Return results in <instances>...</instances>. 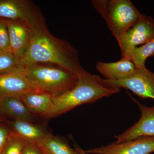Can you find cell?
<instances>
[{
    "instance_id": "obj_21",
    "label": "cell",
    "mask_w": 154,
    "mask_h": 154,
    "mask_svg": "<svg viewBox=\"0 0 154 154\" xmlns=\"http://www.w3.org/2000/svg\"><path fill=\"white\" fill-rule=\"evenodd\" d=\"M22 154H46V153L39 145L26 141V143Z\"/></svg>"
},
{
    "instance_id": "obj_3",
    "label": "cell",
    "mask_w": 154,
    "mask_h": 154,
    "mask_svg": "<svg viewBox=\"0 0 154 154\" xmlns=\"http://www.w3.org/2000/svg\"><path fill=\"white\" fill-rule=\"evenodd\" d=\"M22 71L40 91L52 96H59L71 90L78 81L75 74L52 64L26 65L23 66Z\"/></svg>"
},
{
    "instance_id": "obj_20",
    "label": "cell",
    "mask_w": 154,
    "mask_h": 154,
    "mask_svg": "<svg viewBox=\"0 0 154 154\" xmlns=\"http://www.w3.org/2000/svg\"><path fill=\"white\" fill-rule=\"evenodd\" d=\"M0 49L10 51V40L8 28L4 19H0Z\"/></svg>"
},
{
    "instance_id": "obj_10",
    "label": "cell",
    "mask_w": 154,
    "mask_h": 154,
    "mask_svg": "<svg viewBox=\"0 0 154 154\" xmlns=\"http://www.w3.org/2000/svg\"><path fill=\"white\" fill-rule=\"evenodd\" d=\"M4 20L8 31L10 51L21 59L27 52L30 45L31 29L22 21Z\"/></svg>"
},
{
    "instance_id": "obj_9",
    "label": "cell",
    "mask_w": 154,
    "mask_h": 154,
    "mask_svg": "<svg viewBox=\"0 0 154 154\" xmlns=\"http://www.w3.org/2000/svg\"><path fill=\"white\" fill-rule=\"evenodd\" d=\"M131 99L137 105L141 113L139 120L131 127L118 136H115L116 142L133 140L141 137H154V106L149 107L143 105L132 96Z\"/></svg>"
},
{
    "instance_id": "obj_23",
    "label": "cell",
    "mask_w": 154,
    "mask_h": 154,
    "mask_svg": "<svg viewBox=\"0 0 154 154\" xmlns=\"http://www.w3.org/2000/svg\"><path fill=\"white\" fill-rule=\"evenodd\" d=\"M75 148L77 149L82 154H87L85 152L84 150L80 148L78 146H75Z\"/></svg>"
},
{
    "instance_id": "obj_14",
    "label": "cell",
    "mask_w": 154,
    "mask_h": 154,
    "mask_svg": "<svg viewBox=\"0 0 154 154\" xmlns=\"http://www.w3.org/2000/svg\"><path fill=\"white\" fill-rule=\"evenodd\" d=\"M8 123L12 132L24 140L37 144L41 143L49 134L31 122L14 119Z\"/></svg>"
},
{
    "instance_id": "obj_7",
    "label": "cell",
    "mask_w": 154,
    "mask_h": 154,
    "mask_svg": "<svg viewBox=\"0 0 154 154\" xmlns=\"http://www.w3.org/2000/svg\"><path fill=\"white\" fill-rule=\"evenodd\" d=\"M106 81L113 87L129 90L141 99L154 100V73L146 67L137 69L134 75L125 79Z\"/></svg>"
},
{
    "instance_id": "obj_4",
    "label": "cell",
    "mask_w": 154,
    "mask_h": 154,
    "mask_svg": "<svg viewBox=\"0 0 154 154\" xmlns=\"http://www.w3.org/2000/svg\"><path fill=\"white\" fill-rule=\"evenodd\" d=\"M92 3L118 43L141 14L130 0H94Z\"/></svg>"
},
{
    "instance_id": "obj_8",
    "label": "cell",
    "mask_w": 154,
    "mask_h": 154,
    "mask_svg": "<svg viewBox=\"0 0 154 154\" xmlns=\"http://www.w3.org/2000/svg\"><path fill=\"white\" fill-rule=\"evenodd\" d=\"M84 151L87 154H151L154 152V137H141L119 143L115 142Z\"/></svg>"
},
{
    "instance_id": "obj_18",
    "label": "cell",
    "mask_w": 154,
    "mask_h": 154,
    "mask_svg": "<svg viewBox=\"0 0 154 154\" xmlns=\"http://www.w3.org/2000/svg\"><path fill=\"white\" fill-rule=\"evenodd\" d=\"M22 68L20 59L10 51L0 49V75L22 71Z\"/></svg>"
},
{
    "instance_id": "obj_15",
    "label": "cell",
    "mask_w": 154,
    "mask_h": 154,
    "mask_svg": "<svg viewBox=\"0 0 154 154\" xmlns=\"http://www.w3.org/2000/svg\"><path fill=\"white\" fill-rule=\"evenodd\" d=\"M0 107L3 113L17 120L32 122L35 116L33 114L19 96L0 97Z\"/></svg>"
},
{
    "instance_id": "obj_19",
    "label": "cell",
    "mask_w": 154,
    "mask_h": 154,
    "mask_svg": "<svg viewBox=\"0 0 154 154\" xmlns=\"http://www.w3.org/2000/svg\"><path fill=\"white\" fill-rule=\"evenodd\" d=\"M26 140L11 131L10 135L1 154H22Z\"/></svg>"
},
{
    "instance_id": "obj_17",
    "label": "cell",
    "mask_w": 154,
    "mask_h": 154,
    "mask_svg": "<svg viewBox=\"0 0 154 154\" xmlns=\"http://www.w3.org/2000/svg\"><path fill=\"white\" fill-rule=\"evenodd\" d=\"M154 56V38L141 46L132 49L128 57L131 59L137 69L146 68L147 59Z\"/></svg>"
},
{
    "instance_id": "obj_6",
    "label": "cell",
    "mask_w": 154,
    "mask_h": 154,
    "mask_svg": "<svg viewBox=\"0 0 154 154\" xmlns=\"http://www.w3.org/2000/svg\"><path fill=\"white\" fill-rule=\"evenodd\" d=\"M154 38V19L141 14L140 17L119 42L122 57H127L134 48Z\"/></svg>"
},
{
    "instance_id": "obj_5",
    "label": "cell",
    "mask_w": 154,
    "mask_h": 154,
    "mask_svg": "<svg viewBox=\"0 0 154 154\" xmlns=\"http://www.w3.org/2000/svg\"><path fill=\"white\" fill-rule=\"evenodd\" d=\"M0 19L22 21L30 29L46 23L40 9L28 0H0Z\"/></svg>"
},
{
    "instance_id": "obj_22",
    "label": "cell",
    "mask_w": 154,
    "mask_h": 154,
    "mask_svg": "<svg viewBox=\"0 0 154 154\" xmlns=\"http://www.w3.org/2000/svg\"><path fill=\"white\" fill-rule=\"evenodd\" d=\"M10 133L11 130L7 126L0 124V154L8 140Z\"/></svg>"
},
{
    "instance_id": "obj_12",
    "label": "cell",
    "mask_w": 154,
    "mask_h": 154,
    "mask_svg": "<svg viewBox=\"0 0 154 154\" xmlns=\"http://www.w3.org/2000/svg\"><path fill=\"white\" fill-rule=\"evenodd\" d=\"M96 69L105 79L111 81L128 79L134 75L137 69L128 57H122L121 59L114 62H98Z\"/></svg>"
},
{
    "instance_id": "obj_1",
    "label": "cell",
    "mask_w": 154,
    "mask_h": 154,
    "mask_svg": "<svg viewBox=\"0 0 154 154\" xmlns=\"http://www.w3.org/2000/svg\"><path fill=\"white\" fill-rule=\"evenodd\" d=\"M30 29V45L20 59L23 66L50 63L59 66L77 75L85 71L80 63L77 50L67 42L52 35L46 23Z\"/></svg>"
},
{
    "instance_id": "obj_11",
    "label": "cell",
    "mask_w": 154,
    "mask_h": 154,
    "mask_svg": "<svg viewBox=\"0 0 154 154\" xmlns=\"http://www.w3.org/2000/svg\"><path fill=\"white\" fill-rule=\"evenodd\" d=\"M42 91L30 82L22 71L0 75V97L19 96Z\"/></svg>"
},
{
    "instance_id": "obj_2",
    "label": "cell",
    "mask_w": 154,
    "mask_h": 154,
    "mask_svg": "<svg viewBox=\"0 0 154 154\" xmlns=\"http://www.w3.org/2000/svg\"><path fill=\"white\" fill-rule=\"evenodd\" d=\"M78 81L71 90L57 96H52L54 117L83 104L93 103L119 92L120 88L110 85L106 79L87 71L77 75Z\"/></svg>"
},
{
    "instance_id": "obj_16",
    "label": "cell",
    "mask_w": 154,
    "mask_h": 154,
    "mask_svg": "<svg viewBox=\"0 0 154 154\" xmlns=\"http://www.w3.org/2000/svg\"><path fill=\"white\" fill-rule=\"evenodd\" d=\"M38 145L46 154H82L77 149L72 148L66 142L50 133Z\"/></svg>"
},
{
    "instance_id": "obj_13",
    "label": "cell",
    "mask_w": 154,
    "mask_h": 154,
    "mask_svg": "<svg viewBox=\"0 0 154 154\" xmlns=\"http://www.w3.org/2000/svg\"><path fill=\"white\" fill-rule=\"evenodd\" d=\"M19 97L35 116L46 119L54 117V106L51 94L43 91H35Z\"/></svg>"
},
{
    "instance_id": "obj_24",
    "label": "cell",
    "mask_w": 154,
    "mask_h": 154,
    "mask_svg": "<svg viewBox=\"0 0 154 154\" xmlns=\"http://www.w3.org/2000/svg\"><path fill=\"white\" fill-rule=\"evenodd\" d=\"M3 112H2V110H1V107H0V122L3 120Z\"/></svg>"
}]
</instances>
